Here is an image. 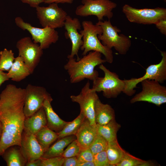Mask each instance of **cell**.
<instances>
[{
	"mask_svg": "<svg viewBox=\"0 0 166 166\" xmlns=\"http://www.w3.org/2000/svg\"><path fill=\"white\" fill-rule=\"evenodd\" d=\"M41 158L35 160L27 162L26 166H41Z\"/></svg>",
	"mask_w": 166,
	"mask_h": 166,
	"instance_id": "cell-39",
	"label": "cell"
},
{
	"mask_svg": "<svg viewBox=\"0 0 166 166\" xmlns=\"http://www.w3.org/2000/svg\"><path fill=\"white\" fill-rule=\"evenodd\" d=\"M52 98L46 99L43 107L47 120V126L54 132L58 133L64 128L69 122L61 119L53 110L51 105Z\"/></svg>",
	"mask_w": 166,
	"mask_h": 166,
	"instance_id": "cell-19",
	"label": "cell"
},
{
	"mask_svg": "<svg viewBox=\"0 0 166 166\" xmlns=\"http://www.w3.org/2000/svg\"><path fill=\"white\" fill-rule=\"evenodd\" d=\"M99 68L104 73L103 77H98L93 80L92 89L97 93L102 92L103 96L107 98H116L123 90L125 83L115 73L112 72L103 64Z\"/></svg>",
	"mask_w": 166,
	"mask_h": 166,
	"instance_id": "cell-5",
	"label": "cell"
},
{
	"mask_svg": "<svg viewBox=\"0 0 166 166\" xmlns=\"http://www.w3.org/2000/svg\"><path fill=\"white\" fill-rule=\"evenodd\" d=\"M41 166H62L64 158L62 156L43 159L41 157Z\"/></svg>",
	"mask_w": 166,
	"mask_h": 166,
	"instance_id": "cell-33",
	"label": "cell"
},
{
	"mask_svg": "<svg viewBox=\"0 0 166 166\" xmlns=\"http://www.w3.org/2000/svg\"><path fill=\"white\" fill-rule=\"evenodd\" d=\"M153 164V163L148 161H145L143 163L140 165V166H152Z\"/></svg>",
	"mask_w": 166,
	"mask_h": 166,
	"instance_id": "cell-42",
	"label": "cell"
},
{
	"mask_svg": "<svg viewBox=\"0 0 166 166\" xmlns=\"http://www.w3.org/2000/svg\"><path fill=\"white\" fill-rule=\"evenodd\" d=\"M15 22L18 27L24 30H27L31 35L33 42L39 43L43 50L49 48L52 44L56 43L59 39L58 32L55 29L34 27L25 22L20 17L15 18Z\"/></svg>",
	"mask_w": 166,
	"mask_h": 166,
	"instance_id": "cell-10",
	"label": "cell"
},
{
	"mask_svg": "<svg viewBox=\"0 0 166 166\" xmlns=\"http://www.w3.org/2000/svg\"><path fill=\"white\" fill-rule=\"evenodd\" d=\"M88 81L77 95H71V101L78 103L81 113L92 125L96 124L95 120L94 105L96 101L99 98L97 93L90 87Z\"/></svg>",
	"mask_w": 166,
	"mask_h": 166,
	"instance_id": "cell-14",
	"label": "cell"
},
{
	"mask_svg": "<svg viewBox=\"0 0 166 166\" xmlns=\"http://www.w3.org/2000/svg\"><path fill=\"white\" fill-rule=\"evenodd\" d=\"M77 158L78 164L93 161V154L89 148L81 149Z\"/></svg>",
	"mask_w": 166,
	"mask_h": 166,
	"instance_id": "cell-34",
	"label": "cell"
},
{
	"mask_svg": "<svg viewBox=\"0 0 166 166\" xmlns=\"http://www.w3.org/2000/svg\"><path fill=\"white\" fill-rule=\"evenodd\" d=\"M97 134L96 124L92 125L85 118L75 135L81 149L89 148Z\"/></svg>",
	"mask_w": 166,
	"mask_h": 166,
	"instance_id": "cell-17",
	"label": "cell"
},
{
	"mask_svg": "<svg viewBox=\"0 0 166 166\" xmlns=\"http://www.w3.org/2000/svg\"><path fill=\"white\" fill-rule=\"evenodd\" d=\"M7 73L10 79L16 82L22 81L31 74L23 60L19 56L15 58L12 66Z\"/></svg>",
	"mask_w": 166,
	"mask_h": 166,
	"instance_id": "cell-21",
	"label": "cell"
},
{
	"mask_svg": "<svg viewBox=\"0 0 166 166\" xmlns=\"http://www.w3.org/2000/svg\"><path fill=\"white\" fill-rule=\"evenodd\" d=\"M25 89L9 84L0 95V123L2 134L0 156L13 145L20 146L24 123Z\"/></svg>",
	"mask_w": 166,
	"mask_h": 166,
	"instance_id": "cell-1",
	"label": "cell"
},
{
	"mask_svg": "<svg viewBox=\"0 0 166 166\" xmlns=\"http://www.w3.org/2000/svg\"><path fill=\"white\" fill-rule=\"evenodd\" d=\"M2 134V128L1 125L0 123V141L1 140Z\"/></svg>",
	"mask_w": 166,
	"mask_h": 166,
	"instance_id": "cell-43",
	"label": "cell"
},
{
	"mask_svg": "<svg viewBox=\"0 0 166 166\" xmlns=\"http://www.w3.org/2000/svg\"><path fill=\"white\" fill-rule=\"evenodd\" d=\"M96 127L97 133L109 142L117 139V133L121 125L115 119L104 125L96 124Z\"/></svg>",
	"mask_w": 166,
	"mask_h": 166,
	"instance_id": "cell-24",
	"label": "cell"
},
{
	"mask_svg": "<svg viewBox=\"0 0 166 166\" xmlns=\"http://www.w3.org/2000/svg\"><path fill=\"white\" fill-rule=\"evenodd\" d=\"M122 12L130 22L140 24H155L160 20L166 18V9L164 8L137 9L125 4Z\"/></svg>",
	"mask_w": 166,
	"mask_h": 166,
	"instance_id": "cell-9",
	"label": "cell"
},
{
	"mask_svg": "<svg viewBox=\"0 0 166 166\" xmlns=\"http://www.w3.org/2000/svg\"><path fill=\"white\" fill-rule=\"evenodd\" d=\"M145 160L135 157L125 151L123 156L117 166H140Z\"/></svg>",
	"mask_w": 166,
	"mask_h": 166,
	"instance_id": "cell-30",
	"label": "cell"
},
{
	"mask_svg": "<svg viewBox=\"0 0 166 166\" xmlns=\"http://www.w3.org/2000/svg\"><path fill=\"white\" fill-rule=\"evenodd\" d=\"M7 73L0 70V86L5 81L9 79Z\"/></svg>",
	"mask_w": 166,
	"mask_h": 166,
	"instance_id": "cell-40",
	"label": "cell"
},
{
	"mask_svg": "<svg viewBox=\"0 0 166 166\" xmlns=\"http://www.w3.org/2000/svg\"><path fill=\"white\" fill-rule=\"evenodd\" d=\"M2 155L8 166H24L27 162L19 146L9 147Z\"/></svg>",
	"mask_w": 166,
	"mask_h": 166,
	"instance_id": "cell-22",
	"label": "cell"
},
{
	"mask_svg": "<svg viewBox=\"0 0 166 166\" xmlns=\"http://www.w3.org/2000/svg\"><path fill=\"white\" fill-rule=\"evenodd\" d=\"M14 54L11 50L5 48L0 52V70L8 71L14 62Z\"/></svg>",
	"mask_w": 166,
	"mask_h": 166,
	"instance_id": "cell-28",
	"label": "cell"
},
{
	"mask_svg": "<svg viewBox=\"0 0 166 166\" xmlns=\"http://www.w3.org/2000/svg\"><path fill=\"white\" fill-rule=\"evenodd\" d=\"M155 25L162 34L166 35V18L160 20Z\"/></svg>",
	"mask_w": 166,
	"mask_h": 166,
	"instance_id": "cell-35",
	"label": "cell"
},
{
	"mask_svg": "<svg viewBox=\"0 0 166 166\" xmlns=\"http://www.w3.org/2000/svg\"><path fill=\"white\" fill-rule=\"evenodd\" d=\"M25 89L23 111L25 117H27L42 107L45 100L52 97L43 87L29 84Z\"/></svg>",
	"mask_w": 166,
	"mask_h": 166,
	"instance_id": "cell-13",
	"label": "cell"
},
{
	"mask_svg": "<svg viewBox=\"0 0 166 166\" xmlns=\"http://www.w3.org/2000/svg\"><path fill=\"white\" fill-rule=\"evenodd\" d=\"M78 163L77 156L64 158L63 166H77Z\"/></svg>",
	"mask_w": 166,
	"mask_h": 166,
	"instance_id": "cell-36",
	"label": "cell"
},
{
	"mask_svg": "<svg viewBox=\"0 0 166 166\" xmlns=\"http://www.w3.org/2000/svg\"><path fill=\"white\" fill-rule=\"evenodd\" d=\"M77 166H95L93 161H88L78 164Z\"/></svg>",
	"mask_w": 166,
	"mask_h": 166,
	"instance_id": "cell-41",
	"label": "cell"
},
{
	"mask_svg": "<svg viewBox=\"0 0 166 166\" xmlns=\"http://www.w3.org/2000/svg\"><path fill=\"white\" fill-rule=\"evenodd\" d=\"M67 146L62 155L65 158L77 156L81 150L76 139L72 142Z\"/></svg>",
	"mask_w": 166,
	"mask_h": 166,
	"instance_id": "cell-31",
	"label": "cell"
},
{
	"mask_svg": "<svg viewBox=\"0 0 166 166\" xmlns=\"http://www.w3.org/2000/svg\"><path fill=\"white\" fill-rule=\"evenodd\" d=\"M162 56L160 61L156 64L149 65L146 69L144 74L139 78H132L123 80L125 86L122 92L128 96H131L135 93L134 89L137 85L142 81L147 80H153L163 83L166 80V52L160 51Z\"/></svg>",
	"mask_w": 166,
	"mask_h": 166,
	"instance_id": "cell-6",
	"label": "cell"
},
{
	"mask_svg": "<svg viewBox=\"0 0 166 166\" xmlns=\"http://www.w3.org/2000/svg\"><path fill=\"white\" fill-rule=\"evenodd\" d=\"M163 0L165 2H166V0Z\"/></svg>",
	"mask_w": 166,
	"mask_h": 166,
	"instance_id": "cell-44",
	"label": "cell"
},
{
	"mask_svg": "<svg viewBox=\"0 0 166 166\" xmlns=\"http://www.w3.org/2000/svg\"><path fill=\"white\" fill-rule=\"evenodd\" d=\"M81 26L77 18H72L69 15L67 16L64 26L66 30L65 36L66 38L70 39L72 43L71 53L67 57H74L76 56L77 61L80 58L78 55V52L83 43L82 35L78 31V30L81 29Z\"/></svg>",
	"mask_w": 166,
	"mask_h": 166,
	"instance_id": "cell-15",
	"label": "cell"
},
{
	"mask_svg": "<svg viewBox=\"0 0 166 166\" xmlns=\"http://www.w3.org/2000/svg\"><path fill=\"white\" fill-rule=\"evenodd\" d=\"M95 120L97 124H106L115 119L114 109L109 105L105 104L98 98L94 105Z\"/></svg>",
	"mask_w": 166,
	"mask_h": 166,
	"instance_id": "cell-20",
	"label": "cell"
},
{
	"mask_svg": "<svg viewBox=\"0 0 166 166\" xmlns=\"http://www.w3.org/2000/svg\"><path fill=\"white\" fill-rule=\"evenodd\" d=\"M68 61L64 68L68 73L70 82L74 84L87 79L93 81L99 77L98 72L94 69L98 65L106 62L102 58V54L91 51L78 60L74 57H67Z\"/></svg>",
	"mask_w": 166,
	"mask_h": 166,
	"instance_id": "cell-2",
	"label": "cell"
},
{
	"mask_svg": "<svg viewBox=\"0 0 166 166\" xmlns=\"http://www.w3.org/2000/svg\"><path fill=\"white\" fill-rule=\"evenodd\" d=\"M46 126V118L42 107L31 116L25 118L23 130L35 135Z\"/></svg>",
	"mask_w": 166,
	"mask_h": 166,
	"instance_id": "cell-18",
	"label": "cell"
},
{
	"mask_svg": "<svg viewBox=\"0 0 166 166\" xmlns=\"http://www.w3.org/2000/svg\"><path fill=\"white\" fill-rule=\"evenodd\" d=\"M16 47L18 50V56L23 59L31 74L32 73L40 61L43 50L29 37L19 40L16 43Z\"/></svg>",
	"mask_w": 166,
	"mask_h": 166,
	"instance_id": "cell-12",
	"label": "cell"
},
{
	"mask_svg": "<svg viewBox=\"0 0 166 166\" xmlns=\"http://www.w3.org/2000/svg\"><path fill=\"white\" fill-rule=\"evenodd\" d=\"M85 118L84 115L80 112L75 119L71 122H69L62 130L57 133L58 139L68 136L75 135Z\"/></svg>",
	"mask_w": 166,
	"mask_h": 166,
	"instance_id": "cell-27",
	"label": "cell"
},
{
	"mask_svg": "<svg viewBox=\"0 0 166 166\" xmlns=\"http://www.w3.org/2000/svg\"><path fill=\"white\" fill-rule=\"evenodd\" d=\"M35 136L38 142L46 150L58 138L57 133L47 126L39 131Z\"/></svg>",
	"mask_w": 166,
	"mask_h": 166,
	"instance_id": "cell-26",
	"label": "cell"
},
{
	"mask_svg": "<svg viewBox=\"0 0 166 166\" xmlns=\"http://www.w3.org/2000/svg\"><path fill=\"white\" fill-rule=\"evenodd\" d=\"M109 165L116 166L121 159L125 151L121 147L117 139L108 142L106 150Z\"/></svg>",
	"mask_w": 166,
	"mask_h": 166,
	"instance_id": "cell-25",
	"label": "cell"
},
{
	"mask_svg": "<svg viewBox=\"0 0 166 166\" xmlns=\"http://www.w3.org/2000/svg\"><path fill=\"white\" fill-rule=\"evenodd\" d=\"M108 142L102 136L97 133L93 143L89 148L94 155L106 150Z\"/></svg>",
	"mask_w": 166,
	"mask_h": 166,
	"instance_id": "cell-29",
	"label": "cell"
},
{
	"mask_svg": "<svg viewBox=\"0 0 166 166\" xmlns=\"http://www.w3.org/2000/svg\"><path fill=\"white\" fill-rule=\"evenodd\" d=\"M96 24L101 26L102 33L98 35L101 43L109 48L114 49L121 55H125L131 45L130 38L125 35L118 34L121 30L117 26L112 25L110 20L98 21Z\"/></svg>",
	"mask_w": 166,
	"mask_h": 166,
	"instance_id": "cell-4",
	"label": "cell"
},
{
	"mask_svg": "<svg viewBox=\"0 0 166 166\" xmlns=\"http://www.w3.org/2000/svg\"><path fill=\"white\" fill-rule=\"evenodd\" d=\"M93 162L95 166H109L106 150L94 155Z\"/></svg>",
	"mask_w": 166,
	"mask_h": 166,
	"instance_id": "cell-32",
	"label": "cell"
},
{
	"mask_svg": "<svg viewBox=\"0 0 166 166\" xmlns=\"http://www.w3.org/2000/svg\"><path fill=\"white\" fill-rule=\"evenodd\" d=\"M82 4L77 6L75 14L81 17L96 16L98 21L103 18L109 19L113 16V10L117 6L116 3L110 0H82Z\"/></svg>",
	"mask_w": 166,
	"mask_h": 166,
	"instance_id": "cell-7",
	"label": "cell"
},
{
	"mask_svg": "<svg viewBox=\"0 0 166 166\" xmlns=\"http://www.w3.org/2000/svg\"><path fill=\"white\" fill-rule=\"evenodd\" d=\"M81 25L83 30L80 33L82 35L83 43L80 48L83 51L82 55H85L91 51H97L104 55L106 62L112 63L113 56L112 49L103 45L98 38V35L102 33L101 26L87 20L83 21Z\"/></svg>",
	"mask_w": 166,
	"mask_h": 166,
	"instance_id": "cell-3",
	"label": "cell"
},
{
	"mask_svg": "<svg viewBox=\"0 0 166 166\" xmlns=\"http://www.w3.org/2000/svg\"><path fill=\"white\" fill-rule=\"evenodd\" d=\"M76 139L75 135L58 139V140L45 151L41 158L47 159L62 156L65 148Z\"/></svg>",
	"mask_w": 166,
	"mask_h": 166,
	"instance_id": "cell-23",
	"label": "cell"
},
{
	"mask_svg": "<svg viewBox=\"0 0 166 166\" xmlns=\"http://www.w3.org/2000/svg\"><path fill=\"white\" fill-rule=\"evenodd\" d=\"M20 147L27 162L41 158L46 150L38 142L34 135L24 130Z\"/></svg>",
	"mask_w": 166,
	"mask_h": 166,
	"instance_id": "cell-16",
	"label": "cell"
},
{
	"mask_svg": "<svg viewBox=\"0 0 166 166\" xmlns=\"http://www.w3.org/2000/svg\"><path fill=\"white\" fill-rule=\"evenodd\" d=\"M35 8L37 17L42 27L55 29L64 26L67 14L57 4L50 3L46 7L38 6Z\"/></svg>",
	"mask_w": 166,
	"mask_h": 166,
	"instance_id": "cell-11",
	"label": "cell"
},
{
	"mask_svg": "<svg viewBox=\"0 0 166 166\" xmlns=\"http://www.w3.org/2000/svg\"><path fill=\"white\" fill-rule=\"evenodd\" d=\"M141 83L142 90L130 100L131 103L145 101L157 106L166 103V87L158 81L147 79Z\"/></svg>",
	"mask_w": 166,
	"mask_h": 166,
	"instance_id": "cell-8",
	"label": "cell"
},
{
	"mask_svg": "<svg viewBox=\"0 0 166 166\" xmlns=\"http://www.w3.org/2000/svg\"><path fill=\"white\" fill-rule=\"evenodd\" d=\"M22 2L27 4L30 6L36 8L39 5L42 3L44 2L45 0H20Z\"/></svg>",
	"mask_w": 166,
	"mask_h": 166,
	"instance_id": "cell-37",
	"label": "cell"
},
{
	"mask_svg": "<svg viewBox=\"0 0 166 166\" xmlns=\"http://www.w3.org/2000/svg\"><path fill=\"white\" fill-rule=\"evenodd\" d=\"M74 0H45V3L49 4L55 3L57 4L61 3H69L72 4Z\"/></svg>",
	"mask_w": 166,
	"mask_h": 166,
	"instance_id": "cell-38",
	"label": "cell"
}]
</instances>
